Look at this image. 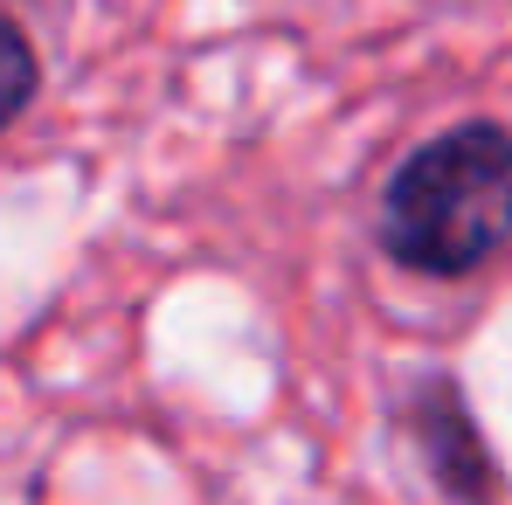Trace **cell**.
Returning a JSON list of instances; mask_svg holds the SVG:
<instances>
[{
	"mask_svg": "<svg viewBox=\"0 0 512 505\" xmlns=\"http://www.w3.org/2000/svg\"><path fill=\"white\" fill-rule=\"evenodd\" d=\"M42 84V63H35V42L21 35L14 14H0V132L28 111V97Z\"/></svg>",
	"mask_w": 512,
	"mask_h": 505,
	"instance_id": "3957f363",
	"label": "cell"
},
{
	"mask_svg": "<svg viewBox=\"0 0 512 505\" xmlns=\"http://www.w3.org/2000/svg\"><path fill=\"white\" fill-rule=\"evenodd\" d=\"M512 243V125L464 118L381 187V250L416 277H471Z\"/></svg>",
	"mask_w": 512,
	"mask_h": 505,
	"instance_id": "6da1fadb",
	"label": "cell"
},
{
	"mask_svg": "<svg viewBox=\"0 0 512 505\" xmlns=\"http://www.w3.org/2000/svg\"><path fill=\"white\" fill-rule=\"evenodd\" d=\"M409 436H416V450H423L429 478H436L450 499H464V505L492 499V457H485V436H478V422L464 409L457 381H423V388L409 395Z\"/></svg>",
	"mask_w": 512,
	"mask_h": 505,
	"instance_id": "7a4b0ae2",
	"label": "cell"
}]
</instances>
